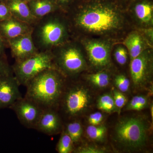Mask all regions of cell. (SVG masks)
Instances as JSON below:
<instances>
[{
	"mask_svg": "<svg viewBox=\"0 0 153 153\" xmlns=\"http://www.w3.org/2000/svg\"><path fill=\"white\" fill-rule=\"evenodd\" d=\"M77 28L88 34L100 36L114 35L123 29L124 16L117 6L97 0L82 6L74 16Z\"/></svg>",
	"mask_w": 153,
	"mask_h": 153,
	"instance_id": "cell-1",
	"label": "cell"
},
{
	"mask_svg": "<svg viewBox=\"0 0 153 153\" xmlns=\"http://www.w3.org/2000/svg\"><path fill=\"white\" fill-rule=\"evenodd\" d=\"M151 124L143 116L121 118L115 126L111 139L115 147L120 152H142L148 146Z\"/></svg>",
	"mask_w": 153,
	"mask_h": 153,
	"instance_id": "cell-2",
	"label": "cell"
},
{
	"mask_svg": "<svg viewBox=\"0 0 153 153\" xmlns=\"http://www.w3.org/2000/svg\"><path fill=\"white\" fill-rule=\"evenodd\" d=\"M64 76L56 68H49L37 74L27 83L25 97L43 108L57 109L66 87Z\"/></svg>",
	"mask_w": 153,
	"mask_h": 153,
	"instance_id": "cell-3",
	"label": "cell"
},
{
	"mask_svg": "<svg viewBox=\"0 0 153 153\" xmlns=\"http://www.w3.org/2000/svg\"><path fill=\"white\" fill-rule=\"evenodd\" d=\"M68 36L67 28L63 22L54 16L46 17L41 21L34 33L35 45L44 51L64 44Z\"/></svg>",
	"mask_w": 153,
	"mask_h": 153,
	"instance_id": "cell-4",
	"label": "cell"
},
{
	"mask_svg": "<svg viewBox=\"0 0 153 153\" xmlns=\"http://www.w3.org/2000/svg\"><path fill=\"white\" fill-rule=\"evenodd\" d=\"M59 49L52 53L55 68L65 76H73L86 68L85 57L81 50L73 44L59 46Z\"/></svg>",
	"mask_w": 153,
	"mask_h": 153,
	"instance_id": "cell-5",
	"label": "cell"
},
{
	"mask_svg": "<svg viewBox=\"0 0 153 153\" xmlns=\"http://www.w3.org/2000/svg\"><path fill=\"white\" fill-rule=\"evenodd\" d=\"M51 68H56L53 55L50 51H45L38 52L25 60L16 62L13 70L19 85L25 86L37 74Z\"/></svg>",
	"mask_w": 153,
	"mask_h": 153,
	"instance_id": "cell-6",
	"label": "cell"
},
{
	"mask_svg": "<svg viewBox=\"0 0 153 153\" xmlns=\"http://www.w3.org/2000/svg\"><path fill=\"white\" fill-rule=\"evenodd\" d=\"M91 100L89 90L81 84H75L65 87L59 105L61 104L65 114L72 119L86 111Z\"/></svg>",
	"mask_w": 153,
	"mask_h": 153,
	"instance_id": "cell-7",
	"label": "cell"
},
{
	"mask_svg": "<svg viewBox=\"0 0 153 153\" xmlns=\"http://www.w3.org/2000/svg\"><path fill=\"white\" fill-rule=\"evenodd\" d=\"M130 71L134 87L138 90L149 87L152 82L153 56L150 50L146 49L131 60Z\"/></svg>",
	"mask_w": 153,
	"mask_h": 153,
	"instance_id": "cell-8",
	"label": "cell"
},
{
	"mask_svg": "<svg viewBox=\"0 0 153 153\" xmlns=\"http://www.w3.org/2000/svg\"><path fill=\"white\" fill-rule=\"evenodd\" d=\"M82 44L94 68L101 71L110 66L111 45L110 42L99 39H87L83 41Z\"/></svg>",
	"mask_w": 153,
	"mask_h": 153,
	"instance_id": "cell-9",
	"label": "cell"
},
{
	"mask_svg": "<svg viewBox=\"0 0 153 153\" xmlns=\"http://www.w3.org/2000/svg\"><path fill=\"white\" fill-rule=\"evenodd\" d=\"M19 121L29 128H34L44 108L32 100L25 97L17 100L10 107Z\"/></svg>",
	"mask_w": 153,
	"mask_h": 153,
	"instance_id": "cell-10",
	"label": "cell"
},
{
	"mask_svg": "<svg viewBox=\"0 0 153 153\" xmlns=\"http://www.w3.org/2000/svg\"><path fill=\"white\" fill-rule=\"evenodd\" d=\"M19 85L12 74L0 76V108H10L22 98Z\"/></svg>",
	"mask_w": 153,
	"mask_h": 153,
	"instance_id": "cell-11",
	"label": "cell"
},
{
	"mask_svg": "<svg viewBox=\"0 0 153 153\" xmlns=\"http://www.w3.org/2000/svg\"><path fill=\"white\" fill-rule=\"evenodd\" d=\"M16 62L22 61L38 52L32 32L7 40Z\"/></svg>",
	"mask_w": 153,
	"mask_h": 153,
	"instance_id": "cell-12",
	"label": "cell"
},
{
	"mask_svg": "<svg viewBox=\"0 0 153 153\" xmlns=\"http://www.w3.org/2000/svg\"><path fill=\"white\" fill-rule=\"evenodd\" d=\"M63 126L56 109L47 108L43 110L34 129L51 136L60 133Z\"/></svg>",
	"mask_w": 153,
	"mask_h": 153,
	"instance_id": "cell-13",
	"label": "cell"
},
{
	"mask_svg": "<svg viewBox=\"0 0 153 153\" xmlns=\"http://www.w3.org/2000/svg\"><path fill=\"white\" fill-rule=\"evenodd\" d=\"M29 25L12 16L0 22V35L7 40L25 35L32 32Z\"/></svg>",
	"mask_w": 153,
	"mask_h": 153,
	"instance_id": "cell-14",
	"label": "cell"
},
{
	"mask_svg": "<svg viewBox=\"0 0 153 153\" xmlns=\"http://www.w3.org/2000/svg\"><path fill=\"white\" fill-rule=\"evenodd\" d=\"M8 7L12 16L30 24L36 19L31 13L27 4L23 0H7Z\"/></svg>",
	"mask_w": 153,
	"mask_h": 153,
	"instance_id": "cell-15",
	"label": "cell"
},
{
	"mask_svg": "<svg viewBox=\"0 0 153 153\" xmlns=\"http://www.w3.org/2000/svg\"><path fill=\"white\" fill-rule=\"evenodd\" d=\"M141 33L138 31L132 32L128 35L124 41L131 60L137 57L146 49V40Z\"/></svg>",
	"mask_w": 153,
	"mask_h": 153,
	"instance_id": "cell-16",
	"label": "cell"
},
{
	"mask_svg": "<svg viewBox=\"0 0 153 153\" xmlns=\"http://www.w3.org/2000/svg\"><path fill=\"white\" fill-rule=\"evenodd\" d=\"M134 15L138 22L145 27L153 25V6L147 1H140L136 3L133 9Z\"/></svg>",
	"mask_w": 153,
	"mask_h": 153,
	"instance_id": "cell-17",
	"label": "cell"
},
{
	"mask_svg": "<svg viewBox=\"0 0 153 153\" xmlns=\"http://www.w3.org/2000/svg\"><path fill=\"white\" fill-rule=\"evenodd\" d=\"M56 4L53 0H33L29 1L31 13L35 18H42L55 10Z\"/></svg>",
	"mask_w": 153,
	"mask_h": 153,
	"instance_id": "cell-18",
	"label": "cell"
},
{
	"mask_svg": "<svg viewBox=\"0 0 153 153\" xmlns=\"http://www.w3.org/2000/svg\"><path fill=\"white\" fill-rule=\"evenodd\" d=\"M69 122L63 128L71 138L74 146L79 143L82 138L83 128L82 124L75 118Z\"/></svg>",
	"mask_w": 153,
	"mask_h": 153,
	"instance_id": "cell-19",
	"label": "cell"
},
{
	"mask_svg": "<svg viewBox=\"0 0 153 153\" xmlns=\"http://www.w3.org/2000/svg\"><path fill=\"white\" fill-rule=\"evenodd\" d=\"M86 79L91 84L98 88H104L109 85L110 76L107 71H99L96 73L88 74Z\"/></svg>",
	"mask_w": 153,
	"mask_h": 153,
	"instance_id": "cell-20",
	"label": "cell"
},
{
	"mask_svg": "<svg viewBox=\"0 0 153 153\" xmlns=\"http://www.w3.org/2000/svg\"><path fill=\"white\" fill-rule=\"evenodd\" d=\"M97 107L99 109L108 113L119 112L112 94H105L100 96L97 99Z\"/></svg>",
	"mask_w": 153,
	"mask_h": 153,
	"instance_id": "cell-21",
	"label": "cell"
},
{
	"mask_svg": "<svg viewBox=\"0 0 153 153\" xmlns=\"http://www.w3.org/2000/svg\"><path fill=\"white\" fill-rule=\"evenodd\" d=\"M74 149L73 141L63 128L60 133V139L56 146V151L59 153H70L74 151Z\"/></svg>",
	"mask_w": 153,
	"mask_h": 153,
	"instance_id": "cell-22",
	"label": "cell"
},
{
	"mask_svg": "<svg viewBox=\"0 0 153 153\" xmlns=\"http://www.w3.org/2000/svg\"><path fill=\"white\" fill-rule=\"evenodd\" d=\"M107 128L104 125L88 126L85 130L87 136L92 140L102 142L106 136Z\"/></svg>",
	"mask_w": 153,
	"mask_h": 153,
	"instance_id": "cell-23",
	"label": "cell"
},
{
	"mask_svg": "<svg viewBox=\"0 0 153 153\" xmlns=\"http://www.w3.org/2000/svg\"><path fill=\"white\" fill-rule=\"evenodd\" d=\"M148 97L144 95H137L134 96L126 106V111H140L144 109L148 104Z\"/></svg>",
	"mask_w": 153,
	"mask_h": 153,
	"instance_id": "cell-24",
	"label": "cell"
},
{
	"mask_svg": "<svg viewBox=\"0 0 153 153\" xmlns=\"http://www.w3.org/2000/svg\"><path fill=\"white\" fill-rule=\"evenodd\" d=\"M114 83L117 90L123 93L128 91L130 86L129 79L123 74H118L115 76Z\"/></svg>",
	"mask_w": 153,
	"mask_h": 153,
	"instance_id": "cell-25",
	"label": "cell"
},
{
	"mask_svg": "<svg viewBox=\"0 0 153 153\" xmlns=\"http://www.w3.org/2000/svg\"><path fill=\"white\" fill-rule=\"evenodd\" d=\"M128 53L127 49L125 47L122 46H118L115 50V59L119 64L125 65L127 61Z\"/></svg>",
	"mask_w": 153,
	"mask_h": 153,
	"instance_id": "cell-26",
	"label": "cell"
},
{
	"mask_svg": "<svg viewBox=\"0 0 153 153\" xmlns=\"http://www.w3.org/2000/svg\"><path fill=\"white\" fill-rule=\"evenodd\" d=\"M112 94L115 104L120 112L121 109L126 104L127 99L123 92L116 88L113 90Z\"/></svg>",
	"mask_w": 153,
	"mask_h": 153,
	"instance_id": "cell-27",
	"label": "cell"
},
{
	"mask_svg": "<svg viewBox=\"0 0 153 153\" xmlns=\"http://www.w3.org/2000/svg\"><path fill=\"white\" fill-rule=\"evenodd\" d=\"M74 152L78 153H103L106 152L105 149L93 146H82L74 148Z\"/></svg>",
	"mask_w": 153,
	"mask_h": 153,
	"instance_id": "cell-28",
	"label": "cell"
},
{
	"mask_svg": "<svg viewBox=\"0 0 153 153\" xmlns=\"http://www.w3.org/2000/svg\"><path fill=\"white\" fill-rule=\"evenodd\" d=\"M103 119V115L102 113L100 112H95L91 114L88 117V123L91 125L97 126L100 125Z\"/></svg>",
	"mask_w": 153,
	"mask_h": 153,
	"instance_id": "cell-29",
	"label": "cell"
},
{
	"mask_svg": "<svg viewBox=\"0 0 153 153\" xmlns=\"http://www.w3.org/2000/svg\"><path fill=\"white\" fill-rule=\"evenodd\" d=\"M12 16L7 4L5 2H0V22Z\"/></svg>",
	"mask_w": 153,
	"mask_h": 153,
	"instance_id": "cell-30",
	"label": "cell"
},
{
	"mask_svg": "<svg viewBox=\"0 0 153 153\" xmlns=\"http://www.w3.org/2000/svg\"><path fill=\"white\" fill-rule=\"evenodd\" d=\"M12 74L8 63L0 57V76Z\"/></svg>",
	"mask_w": 153,
	"mask_h": 153,
	"instance_id": "cell-31",
	"label": "cell"
},
{
	"mask_svg": "<svg viewBox=\"0 0 153 153\" xmlns=\"http://www.w3.org/2000/svg\"><path fill=\"white\" fill-rule=\"evenodd\" d=\"M153 33L152 28H149L144 30L143 34L145 35V38H147L151 42L153 41Z\"/></svg>",
	"mask_w": 153,
	"mask_h": 153,
	"instance_id": "cell-32",
	"label": "cell"
},
{
	"mask_svg": "<svg viewBox=\"0 0 153 153\" xmlns=\"http://www.w3.org/2000/svg\"><path fill=\"white\" fill-rule=\"evenodd\" d=\"M5 51V43L4 38L0 35V57L4 55Z\"/></svg>",
	"mask_w": 153,
	"mask_h": 153,
	"instance_id": "cell-33",
	"label": "cell"
},
{
	"mask_svg": "<svg viewBox=\"0 0 153 153\" xmlns=\"http://www.w3.org/2000/svg\"><path fill=\"white\" fill-rule=\"evenodd\" d=\"M56 4V5H59L60 6L66 5L68 4L71 0H53Z\"/></svg>",
	"mask_w": 153,
	"mask_h": 153,
	"instance_id": "cell-34",
	"label": "cell"
},
{
	"mask_svg": "<svg viewBox=\"0 0 153 153\" xmlns=\"http://www.w3.org/2000/svg\"><path fill=\"white\" fill-rule=\"evenodd\" d=\"M153 105L152 104V105H151V117H152V119L153 120Z\"/></svg>",
	"mask_w": 153,
	"mask_h": 153,
	"instance_id": "cell-35",
	"label": "cell"
},
{
	"mask_svg": "<svg viewBox=\"0 0 153 153\" xmlns=\"http://www.w3.org/2000/svg\"><path fill=\"white\" fill-rule=\"evenodd\" d=\"M7 0H1L2 1L5 2V1H7Z\"/></svg>",
	"mask_w": 153,
	"mask_h": 153,
	"instance_id": "cell-36",
	"label": "cell"
},
{
	"mask_svg": "<svg viewBox=\"0 0 153 153\" xmlns=\"http://www.w3.org/2000/svg\"><path fill=\"white\" fill-rule=\"evenodd\" d=\"M29 1H33V0H28Z\"/></svg>",
	"mask_w": 153,
	"mask_h": 153,
	"instance_id": "cell-37",
	"label": "cell"
},
{
	"mask_svg": "<svg viewBox=\"0 0 153 153\" xmlns=\"http://www.w3.org/2000/svg\"><path fill=\"white\" fill-rule=\"evenodd\" d=\"M2 1L1 0H0V2Z\"/></svg>",
	"mask_w": 153,
	"mask_h": 153,
	"instance_id": "cell-38",
	"label": "cell"
}]
</instances>
